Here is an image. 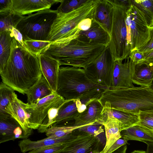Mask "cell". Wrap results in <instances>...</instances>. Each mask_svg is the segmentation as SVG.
<instances>
[{
	"label": "cell",
	"instance_id": "1",
	"mask_svg": "<svg viewBox=\"0 0 153 153\" xmlns=\"http://www.w3.org/2000/svg\"><path fill=\"white\" fill-rule=\"evenodd\" d=\"M39 55L30 52L14 38L9 59L0 72L2 82L15 91L26 94L42 76Z\"/></svg>",
	"mask_w": 153,
	"mask_h": 153
},
{
	"label": "cell",
	"instance_id": "2",
	"mask_svg": "<svg viewBox=\"0 0 153 153\" xmlns=\"http://www.w3.org/2000/svg\"><path fill=\"white\" fill-rule=\"evenodd\" d=\"M107 47L101 44L85 42L77 38L66 43L52 42L41 53L58 61L60 65L85 68Z\"/></svg>",
	"mask_w": 153,
	"mask_h": 153
},
{
	"label": "cell",
	"instance_id": "3",
	"mask_svg": "<svg viewBox=\"0 0 153 153\" xmlns=\"http://www.w3.org/2000/svg\"><path fill=\"white\" fill-rule=\"evenodd\" d=\"M98 100L103 107L138 115L153 111V90L150 87L106 89Z\"/></svg>",
	"mask_w": 153,
	"mask_h": 153
},
{
	"label": "cell",
	"instance_id": "4",
	"mask_svg": "<svg viewBox=\"0 0 153 153\" xmlns=\"http://www.w3.org/2000/svg\"><path fill=\"white\" fill-rule=\"evenodd\" d=\"M106 89L92 81L83 68L60 67L56 93L66 100L99 99Z\"/></svg>",
	"mask_w": 153,
	"mask_h": 153
},
{
	"label": "cell",
	"instance_id": "5",
	"mask_svg": "<svg viewBox=\"0 0 153 153\" xmlns=\"http://www.w3.org/2000/svg\"><path fill=\"white\" fill-rule=\"evenodd\" d=\"M98 0H88L77 9L66 13H58L47 41L66 43L77 38L82 31L80 24L88 18L94 19Z\"/></svg>",
	"mask_w": 153,
	"mask_h": 153
},
{
	"label": "cell",
	"instance_id": "6",
	"mask_svg": "<svg viewBox=\"0 0 153 153\" xmlns=\"http://www.w3.org/2000/svg\"><path fill=\"white\" fill-rule=\"evenodd\" d=\"M57 14V10L50 9L39 11L24 16L16 28L22 34L23 40L47 41Z\"/></svg>",
	"mask_w": 153,
	"mask_h": 153
},
{
	"label": "cell",
	"instance_id": "7",
	"mask_svg": "<svg viewBox=\"0 0 153 153\" xmlns=\"http://www.w3.org/2000/svg\"><path fill=\"white\" fill-rule=\"evenodd\" d=\"M109 2L112 4L114 10L110 40L108 47L115 61H123L127 59L131 51L126 24L127 11Z\"/></svg>",
	"mask_w": 153,
	"mask_h": 153
},
{
	"label": "cell",
	"instance_id": "8",
	"mask_svg": "<svg viewBox=\"0 0 153 153\" xmlns=\"http://www.w3.org/2000/svg\"><path fill=\"white\" fill-rule=\"evenodd\" d=\"M115 60L107 47L84 70L88 77L95 84L107 89L111 86Z\"/></svg>",
	"mask_w": 153,
	"mask_h": 153
},
{
	"label": "cell",
	"instance_id": "9",
	"mask_svg": "<svg viewBox=\"0 0 153 153\" xmlns=\"http://www.w3.org/2000/svg\"><path fill=\"white\" fill-rule=\"evenodd\" d=\"M126 24L131 51L137 50L149 39V27L142 13L132 5L127 12Z\"/></svg>",
	"mask_w": 153,
	"mask_h": 153
},
{
	"label": "cell",
	"instance_id": "10",
	"mask_svg": "<svg viewBox=\"0 0 153 153\" xmlns=\"http://www.w3.org/2000/svg\"><path fill=\"white\" fill-rule=\"evenodd\" d=\"M65 100L56 93L45 97L33 104L22 102L28 116V127L37 129L42 125L51 108L62 104Z\"/></svg>",
	"mask_w": 153,
	"mask_h": 153
},
{
	"label": "cell",
	"instance_id": "11",
	"mask_svg": "<svg viewBox=\"0 0 153 153\" xmlns=\"http://www.w3.org/2000/svg\"><path fill=\"white\" fill-rule=\"evenodd\" d=\"M104 147L98 139L77 128L70 133L64 146L55 153H93Z\"/></svg>",
	"mask_w": 153,
	"mask_h": 153
},
{
	"label": "cell",
	"instance_id": "12",
	"mask_svg": "<svg viewBox=\"0 0 153 153\" xmlns=\"http://www.w3.org/2000/svg\"><path fill=\"white\" fill-rule=\"evenodd\" d=\"M96 99L67 100L59 108L54 122L51 127L68 126L70 122L75 120L79 114L84 111L89 102Z\"/></svg>",
	"mask_w": 153,
	"mask_h": 153
},
{
	"label": "cell",
	"instance_id": "13",
	"mask_svg": "<svg viewBox=\"0 0 153 153\" xmlns=\"http://www.w3.org/2000/svg\"><path fill=\"white\" fill-rule=\"evenodd\" d=\"M124 63L115 61L112 82L110 89L133 88L135 87L131 79V62L129 58Z\"/></svg>",
	"mask_w": 153,
	"mask_h": 153
},
{
	"label": "cell",
	"instance_id": "14",
	"mask_svg": "<svg viewBox=\"0 0 153 153\" xmlns=\"http://www.w3.org/2000/svg\"><path fill=\"white\" fill-rule=\"evenodd\" d=\"M62 0H12L11 10L22 15L50 9L53 4Z\"/></svg>",
	"mask_w": 153,
	"mask_h": 153
},
{
	"label": "cell",
	"instance_id": "15",
	"mask_svg": "<svg viewBox=\"0 0 153 153\" xmlns=\"http://www.w3.org/2000/svg\"><path fill=\"white\" fill-rule=\"evenodd\" d=\"M42 75L46 79L54 93H56L60 67L58 61L48 56L39 55Z\"/></svg>",
	"mask_w": 153,
	"mask_h": 153
},
{
	"label": "cell",
	"instance_id": "16",
	"mask_svg": "<svg viewBox=\"0 0 153 153\" xmlns=\"http://www.w3.org/2000/svg\"><path fill=\"white\" fill-rule=\"evenodd\" d=\"M22 101L19 99L14 92L12 99L6 109V112L14 118L21 127L26 138L30 136L33 129L28 125V116L22 104Z\"/></svg>",
	"mask_w": 153,
	"mask_h": 153
},
{
	"label": "cell",
	"instance_id": "17",
	"mask_svg": "<svg viewBox=\"0 0 153 153\" xmlns=\"http://www.w3.org/2000/svg\"><path fill=\"white\" fill-rule=\"evenodd\" d=\"M17 139H26L18 123L11 116L0 118V143Z\"/></svg>",
	"mask_w": 153,
	"mask_h": 153
},
{
	"label": "cell",
	"instance_id": "18",
	"mask_svg": "<svg viewBox=\"0 0 153 153\" xmlns=\"http://www.w3.org/2000/svg\"><path fill=\"white\" fill-rule=\"evenodd\" d=\"M77 39L85 42L101 44L107 47L110 41V36L94 20L90 28L86 30L81 31Z\"/></svg>",
	"mask_w": 153,
	"mask_h": 153
},
{
	"label": "cell",
	"instance_id": "19",
	"mask_svg": "<svg viewBox=\"0 0 153 153\" xmlns=\"http://www.w3.org/2000/svg\"><path fill=\"white\" fill-rule=\"evenodd\" d=\"M96 99L89 102L85 109L76 118L73 126H80L99 123L103 107Z\"/></svg>",
	"mask_w": 153,
	"mask_h": 153
},
{
	"label": "cell",
	"instance_id": "20",
	"mask_svg": "<svg viewBox=\"0 0 153 153\" xmlns=\"http://www.w3.org/2000/svg\"><path fill=\"white\" fill-rule=\"evenodd\" d=\"M114 7L108 0H98L94 17V21L110 35Z\"/></svg>",
	"mask_w": 153,
	"mask_h": 153
},
{
	"label": "cell",
	"instance_id": "21",
	"mask_svg": "<svg viewBox=\"0 0 153 153\" xmlns=\"http://www.w3.org/2000/svg\"><path fill=\"white\" fill-rule=\"evenodd\" d=\"M131 79L134 84L150 87L153 83V66L144 62L136 64L131 62Z\"/></svg>",
	"mask_w": 153,
	"mask_h": 153
},
{
	"label": "cell",
	"instance_id": "22",
	"mask_svg": "<svg viewBox=\"0 0 153 153\" xmlns=\"http://www.w3.org/2000/svg\"><path fill=\"white\" fill-rule=\"evenodd\" d=\"M107 117H113L118 121L121 131L137 124L140 121L138 114L103 107L99 123L103 118Z\"/></svg>",
	"mask_w": 153,
	"mask_h": 153
},
{
	"label": "cell",
	"instance_id": "23",
	"mask_svg": "<svg viewBox=\"0 0 153 153\" xmlns=\"http://www.w3.org/2000/svg\"><path fill=\"white\" fill-rule=\"evenodd\" d=\"M101 124L103 125L105 130L106 141L102 152L105 153L112 145L121 137L120 123L116 119L110 117L103 118Z\"/></svg>",
	"mask_w": 153,
	"mask_h": 153
},
{
	"label": "cell",
	"instance_id": "24",
	"mask_svg": "<svg viewBox=\"0 0 153 153\" xmlns=\"http://www.w3.org/2000/svg\"><path fill=\"white\" fill-rule=\"evenodd\" d=\"M53 93L46 79L42 75L38 81L27 91V103L33 104Z\"/></svg>",
	"mask_w": 153,
	"mask_h": 153
},
{
	"label": "cell",
	"instance_id": "25",
	"mask_svg": "<svg viewBox=\"0 0 153 153\" xmlns=\"http://www.w3.org/2000/svg\"><path fill=\"white\" fill-rule=\"evenodd\" d=\"M70 134L58 139L47 137L37 141H32L28 138L25 139L20 140L19 143L18 145L21 152L25 153L34 149L63 143L68 139Z\"/></svg>",
	"mask_w": 153,
	"mask_h": 153
},
{
	"label": "cell",
	"instance_id": "26",
	"mask_svg": "<svg viewBox=\"0 0 153 153\" xmlns=\"http://www.w3.org/2000/svg\"><path fill=\"white\" fill-rule=\"evenodd\" d=\"M0 72L5 66L10 56L14 37L12 32L5 30L0 33Z\"/></svg>",
	"mask_w": 153,
	"mask_h": 153
},
{
	"label": "cell",
	"instance_id": "27",
	"mask_svg": "<svg viewBox=\"0 0 153 153\" xmlns=\"http://www.w3.org/2000/svg\"><path fill=\"white\" fill-rule=\"evenodd\" d=\"M121 137L127 141L134 140L153 142V135L138 125L130 127L121 131Z\"/></svg>",
	"mask_w": 153,
	"mask_h": 153
},
{
	"label": "cell",
	"instance_id": "28",
	"mask_svg": "<svg viewBox=\"0 0 153 153\" xmlns=\"http://www.w3.org/2000/svg\"><path fill=\"white\" fill-rule=\"evenodd\" d=\"M24 16L11 10L0 12V33L5 30H10L16 27Z\"/></svg>",
	"mask_w": 153,
	"mask_h": 153
},
{
	"label": "cell",
	"instance_id": "29",
	"mask_svg": "<svg viewBox=\"0 0 153 153\" xmlns=\"http://www.w3.org/2000/svg\"><path fill=\"white\" fill-rule=\"evenodd\" d=\"M131 4L142 13L149 27L153 26V0H130Z\"/></svg>",
	"mask_w": 153,
	"mask_h": 153
},
{
	"label": "cell",
	"instance_id": "30",
	"mask_svg": "<svg viewBox=\"0 0 153 153\" xmlns=\"http://www.w3.org/2000/svg\"><path fill=\"white\" fill-rule=\"evenodd\" d=\"M14 90L2 82L0 85V118L11 116L6 112V109L12 98Z\"/></svg>",
	"mask_w": 153,
	"mask_h": 153
},
{
	"label": "cell",
	"instance_id": "31",
	"mask_svg": "<svg viewBox=\"0 0 153 153\" xmlns=\"http://www.w3.org/2000/svg\"><path fill=\"white\" fill-rule=\"evenodd\" d=\"M104 126L100 123H95L92 124L85 126L77 128L78 130L92 135L98 139L103 146H105L106 139L104 133Z\"/></svg>",
	"mask_w": 153,
	"mask_h": 153
},
{
	"label": "cell",
	"instance_id": "32",
	"mask_svg": "<svg viewBox=\"0 0 153 153\" xmlns=\"http://www.w3.org/2000/svg\"><path fill=\"white\" fill-rule=\"evenodd\" d=\"M54 126L48 128L45 132L47 137L55 139L62 137L72 132L74 130L82 126Z\"/></svg>",
	"mask_w": 153,
	"mask_h": 153
},
{
	"label": "cell",
	"instance_id": "33",
	"mask_svg": "<svg viewBox=\"0 0 153 153\" xmlns=\"http://www.w3.org/2000/svg\"><path fill=\"white\" fill-rule=\"evenodd\" d=\"M51 42L48 41L23 40L25 47L30 52L37 55L41 54Z\"/></svg>",
	"mask_w": 153,
	"mask_h": 153
},
{
	"label": "cell",
	"instance_id": "34",
	"mask_svg": "<svg viewBox=\"0 0 153 153\" xmlns=\"http://www.w3.org/2000/svg\"><path fill=\"white\" fill-rule=\"evenodd\" d=\"M88 0H62L57 10L58 13H66L79 8Z\"/></svg>",
	"mask_w": 153,
	"mask_h": 153
},
{
	"label": "cell",
	"instance_id": "35",
	"mask_svg": "<svg viewBox=\"0 0 153 153\" xmlns=\"http://www.w3.org/2000/svg\"><path fill=\"white\" fill-rule=\"evenodd\" d=\"M65 101L62 104L52 107L48 111V114L42 125L37 129L39 133H45V131L51 127L54 123L58 111Z\"/></svg>",
	"mask_w": 153,
	"mask_h": 153
},
{
	"label": "cell",
	"instance_id": "36",
	"mask_svg": "<svg viewBox=\"0 0 153 153\" xmlns=\"http://www.w3.org/2000/svg\"><path fill=\"white\" fill-rule=\"evenodd\" d=\"M138 115L140 121L137 125L153 133V111L140 112Z\"/></svg>",
	"mask_w": 153,
	"mask_h": 153
},
{
	"label": "cell",
	"instance_id": "37",
	"mask_svg": "<svg viewBox=\"0 0 153 153\" xmlns=\"http://www.w3.org/2000/svg\"><path fill=\"white\" fill-rule=\"evenodd\" d=\"M66 141L62 143L34 149L28 153H55L63 148Z\"/></svg>",
	"mask_w": 153,
	"mask_h": 153
},
{
	"label": "cell",
	"instance_id": "38",
	"mask_svg": "<svg viewBox=\"0 0 153 153\" xmlns=\"http://www.w3.org/2000/svg\"><path fill=\"white\" fill-rule=\"evenodd\" d=\"M149 38L146 43L138 48L139 51L145 53L153 51V26L149 27Z\"/></svg>",
	"mask_w": 153,
	"mask_h": 153
},
{
	"label": "cell",
	"instance_id": "39",
	"mask_svg": "<svg viewBox=\"0 0 153 153\" xmlns=\"http://www.w3.org/2000/svg\"><path fill=\"white\" fill-rule=\"evenodd\" d=\"M145 58L144 53L135 50L131 52L127 58L132 63L136 64L144 61Z\"/></svg>",
	"mask_w": 153,
	"mask_h": 153
},
{
	"label": "cell",
	"instance_id": "40",
	"mask_svg": "<svg viewBox=\"0 0 153 153\" xmlns=\"http://www.w3.org/2000/svg\"><path fill=\"white\" fill-rule=\"evenodd\" d=\"M128 141L124 137H121L116 141L105 153H111L121 146L128 144Z\"/></svg>",
	"mask_w": 153,
	"mask_h": 153
},
{
	"label": "cell",
	"instance_id": "41",
	"mask_svg": "<svg viewBox=\"0 0 153 153\" xmlns=\"http://www.w3.org/2000/svg\"><path fill=\"white\" fill-rule=\"evenodd\" d=\"M108 1L113 3L117 6L126 9L127 11L131 8L132 4L130 0H108Z\"/></svg>",
	"mask_w": 153,
	"mask_h": 153
},
{
	"label": "cell",
	"instance_id": "42",
	"mask_svg": "<svg viewBox=\"0 0 153 153\" xmlns=\"http://www.w3.org/2000/svg\"><path fill=\"white\" fill-rule=\"evenodd\" d=\"M10 31L13 35L15 39L24 47L25 45L23 42V36L21 33L16 28L13 27Z\"/></svg>",
	"mask_w": 153,
	"mask_h": 153
},
{
	"label": "cell",
	"instance_id": "43",
	"mask_svg": "<svg viewBox=\"0 0 153 153\" xmlns=\"http://www.w3.org/2000/svg\"><path fill=\"white\" fill-rule=\"evenodd\" d=\"M12 0H0V12L11 10Z\"/></svg>",
	"mask_w": 153,
	"mask_h": 153
},
{
	"label": "cell",
	"instance_id": "44",
	"mask_svg": "<svg viewBox=\"0 0 153 153\" xmlns=\"http://www.w3.org/2000/svg\"><path fill=\"white\" fill-rule=\"evenodd\" d=\"M144 54L145 58L143 62L153 66V51Z\"/></svg>",
	"mask_w": 153,
	"mask_h": 153
},
{
	"label": "cell",
	"instance_id": "45",
	"mask_svg": "<svg viewBox=\"0 0 153 153\" xmlns=\"http://www.w3.org/2000/svg\"><path fill=\"white\" fill-rule=\"evenodd\" d=\"M127 149V145H124L111 153H126Z\"/></svg>",
	"mask_w": 153,
	"mask_h": 153
},
{
	"label": "cell",
	"instance_id": "46",
	"mask_svg": "<svg viewBox=\"0 0 153 153\" xmlns=\"http://www.w3.org/2000/svg\"><path fill=\"white\" fill-rule=\"evenodd\" d=\"M144 143L147 145L146 153H153V142H146Z\"/></svg>",
	"mask_w": 153,
	"mask_h": 153
},
{
	"label": "cell",
	"instance_id": "47",
	"mask_svg": "<svg viewBox=\"0 0 153 153\" xmlns=\"http://www.w3.org/2000/svg\"><path fill=\"white\" fill-rule=\"evenodd\" d=\"M131 153H146V151L135 150L131 152Z\"/></svg>",
	"mask_w": 153,
	"mask_h": 153
},
{
	"label": "cell",
	"instance_id": "48",
	"mask_svg": "<svg viewBox=\"0 0 153 153\" xmlns=\"http://www.w3.org/2000/svg\"><path fill=\"white\" fill-rule=\"evenodd\" d=\"M93 153H104L102 151H97L94 152Z\"/></svg>",
	"mask_w": 153,
	"mask_h": 153
},
{
	"label": "cell",
	"instance_id": "49",
	"mask_svg": "<svg viewBox=\"0 0 153 153\" xmlns=\"http://www.w3.org/2000/svg\"><path fill=\"white\" fill-rule=\"evenodd\" d=\"M150 87L153 90V83Z\"/></svg>",
	"mask_w": 153,
	"mask_h": 153
},
{
	"label": "cell",
	"instance_id": "50",
	"mask_svg": "<svg viewBox=\"0 0 153 153\" xmlns=\"http://www.w3.org/2000/svg\"><path fill=\"white\" fill-rule=\"evenodd\" d=\"M152 134H153V133H152Z\"/></svg>",
	"mask_w": 153,
	"mask_h": 153
}]
</instances>
